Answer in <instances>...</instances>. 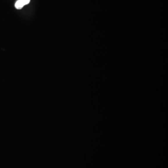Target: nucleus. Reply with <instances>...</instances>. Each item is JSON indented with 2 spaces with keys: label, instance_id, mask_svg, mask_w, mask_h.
Masks as SVG:
<instances>
[{
  "label": "nucleus",
  "instance_id": "nucleus-1",
  "mask_svg": "<svg viewBox=\"0 0 168 168\" xmlns=\"http://www.w3.org/2000/svg\"><path fill=\"white\" fill-rule=\"evenodd\" d=\"M31 0H17L15 3V8L17 10H21L25 5L29 3Z\"/></svg>",
  "mask_w": 168,
  "mask_h": 168
}]
</instances>
